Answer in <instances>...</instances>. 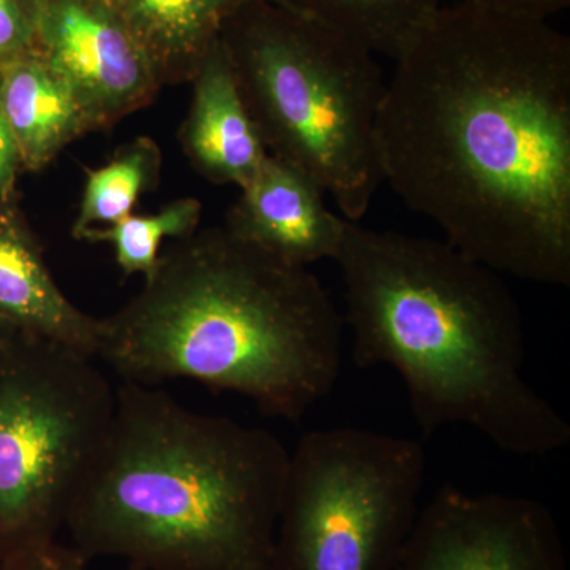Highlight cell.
I'll list each match as a JSON object with an SVG mask.
<instances>
[{
    "label": "cell",
    "instance_id": "1",
    "mask_svg": "<svg viewBox=\"0 0 570 570\" xmlns=\"http://www.w3.org/2000/svg\"><path fill=\"white\" fill-rule=\"evenodd\" d=\"M384 183L499 275L570 284V40L549 21L439 7L395 56Z\"/></svg>",
    "mask_w": 570,
    "mask_h": 570
},
{
    "label": "cell",
    "instance_id": "2",
    "mask_svg": "<svg viewBox=\"0 0 570 570\" xmlns=\"http://www.w3.org/2000/svg\"><path fill=\"white\" fill-rule=\"evenodd\" d=\"M358 367H393L423 436L466 425L509 455L547 456L570 425L524 376L527 332L502 275L445 242L347 220L340 249Z\"/></svg>",
    "mask_w": 570,
    "mask_h": 570
},
{
    "label": "cell",
    "instance_id": "3",
    "mask_svg": "<svg viewBox=\"0 0 570 570\" xmlns=\"http://www.w3.org/2000/svg\"><path fill=\"white\" fill-rule=\"evenodd\" d=\"M344 318L307 266L209 227L175 239L141 291L99 318L96 356L130 384L189 379L299 422L333 392Z\"/></svg>",
    "mask_w": 570,
    "mask_h": 570
},
{
    "label": "cell",
    "instance_id": "4",
    "mask_svg": "<svg viewBox=\"0 0 570 570\" xmlns=\"http://www.w3.org/2000/svg\"><path fill=\"white\" fill-rule=\"evenodd\" d=\"M288 456L261 426L122 382L107 438L67 515L86 560L142 570H275Z\"/></svg>",
    "mask_w": 570,
    "mask_h": 570
},
{
    "label": "cell",
    "instance_id": "5",
    "mask_svg": "<svg viewBox=\"0 0 570 570\" xmlns=\"http://www.w3.org/2000/svg\"><path fill=\"white\" fill-rule=\"evenodd\" d=\"M220 39L269 156L358 223L384 183L376 124L387 82L373 52L266 0L236 11Z\"/></svg>",
    "mask_w": 570,
    "mask_h": 570
},
{
    "label": "cell",
    "instance_id": "6",
    "mask_svg": "<svg viewBox=\"0 0 570 570\" xmlns=\"http://www.w3.org/2000/svg\"><path fill=\"white\" fill-rule=\"evenodd\" d=\"M92 360L40 337L0 346V561L55 542L99 455L116 390Z\"/></svg>",
    "mask_w": 570,
    "mask_h": 570
},
{
    "label": "cell",
    "instance_id": "7",
    "mask_svg": "<svg viewBox=\"0 0 570 570\" xmlns=\"http://www.w3.org/2000/svg\"><path fill=\"white\" fill-rule=\"evenodd\" d=\"M425 475L414 439L352 426L305 434L288 456L275 570H395Z\"/></svg>",
    "mask_w": 570,
    "mask_h": 570
},
{
    "label": "cell",
    "instance_id": "8",
    "mask_svg": "<svg viewBox=\"0 0 570 570\" xmlns=\"http://www.w3.org/2000/svg\"><path fill=\"white\" fill-rule=\"evenodd\" d=\"M395 570H568L543 502L444 485L420 508Z\"/></svg>",
    "mask_w": 570,
    "mask_h": 570
},
{
    "label": "cell",
    "instance_id": "9",
    "mask_svg": "<svg viewBox=\"0 0 570 570\" xmlns=\"http://www.w3.org/2000/svg\"><path fill=\"white\" fill-rule=\"evenodd\" d=\"M36 48L69 85L94 132L159 92L148 56L110 0H47Z\"/></svg>",
    "mask_w": 570,
    "mask_h": 570
},
{
    "label": "cell",
    "instance_id": "10",
    "mask_svg": "<svg viewBox=\"0 0 570 570\" xmlns=\"http://www.w3.org/2000/svg\"><path fill=\"white\" fill-rule=\"evenodd\" d=\"M324 195L305 171L268 154L242 187L224 227L266 254L309 268L336 257L347 225L330 212Z\"/></svg>",
    "mask_w": 570,
    "mask_h": 570
},
{
    "label": "cell",
    "instance_id": "11",
    "mask_svg": "<svg viewBox=\"0 0 570 570\" xmlns=\"http://www.w3.org/2000/svg\"><path fill=\"white\" fill-rule=\"evenodd\" d=\"M190 82L193 102L179 132L184 154L208 181L234 184L242 189L257 174L268 151L247 110L220 37Z\"/></svg>",
    "mask_w": 570,
    "mask_h": 570
},
{
    "label": "cell",
    "instance_id": "12",
    "mask_svg": "<svg viewBox=\"0 0 570 570\" xmlns=\"http://www.w3.org/2000/svg\"><path fill=\"white\" fill-rule=\"evenodd\" d=\"M0 326L96 358L99 318L63 295L14 200L0 206Z\"/></svg>",
    "mask_w": 570,
    "mask_h": 570
},
{
    "label": "cell",
    "instance_id": "13",
    "mask_svg": "<svg viewBox=\"0 0 570 570\" xmlns=\"http://www.w3.org/2000/svg\"><path fill=\"white\" fill-rule=\"evenodd\" d=\"M0 108L22 171L43 170L70 142L94 132L69 85L37 48L0 62Z\"/></svg>",
    "mask_w": 570,
    "mask_h": 570
},
{
    "label": "cell",
    "instance_id": "14",
    "mask_svg": "<svg viewBox=\"0 0 570 570\" xmlns=\"http://www.w3.org/2000/svg\"><path fill=\"white\" fill-rule=\"evenodd\" d=\"M249 0H110L164 86L193 80L224 26Z\"/></svg>",
    "mask_w": 570,
    "mask_h": 570
},
{
    "label": "cell",
    "instance_id": "15",
    "mask_svg": "<svg viewBox=\"0 0 570 570\" xmlns=\"http://www.w3.org/2000/svg\"><path fill=\"white\" fill-rule=\"evenodd\" d=\"M340 33L373 55L395 58L441 0H266Z\"/></svg>",
    "mask_w": 570,
    "mask_h": 570
},
{
    "label": "cell",
    "instance_id": "16",
    "mask_svg": "<svg viewBox=\"0 0 570 570\" xmlns=\"http://www.w3.org/2000/svg\"><path fill=\"white\" fill-rule=\"evenodd\" d=\"M163 170V153L149 137H137L116 149L100 168L86 170L85 193L71 235L80 242L89 228L107 227L134 214L142 194L154 190Z\"/></svg>",
    "mask_w": 570,
    "mask_h": 570
},
{
    "label": "cell",
    "instance_id": "17",
    "mask_svg": "<svg viewBox=\"0 0 570 570\" xmlns=\"http://www.w3.org/2000/svg\"><path fill=\"white\" fill-rule=\"evenodd\" d=\"M200 220V200L184 197L165 205L157 213L130 214L107 227L89 228L80 242L108 243L124 275H142L148 279L159 264L165 239L187 238L198 230Z\"/></svg>",
    "mask_w": 570,
    "mask_h": 570
},
{
    "label": "cell",
    "instance_id": "18",
    "mask_svg": "<svg viewBox=\"0 0 570 570\" xmlns=\"http://www.w3.org/2000/svg\"><path fill=\"white\" fill-rule=\"evenodd\" d=\"M47 0H0V62L37 45Z\"/></svg>",
    "mask_w": 570,
    "mask_h": 570
},
{
    "label": "cell",
    "instance_id": "19",
    "mask_svg": "<svg viewBox=\"0 0 570 570\" xmlns=\"http://www.w3.org/2000/svg\"><path fill=\"white\" fill-rule=\"evenodd\" d=\"M88 562L73 546L55 540L0 561V570H88Z\"/></svg>",
    "mask_w": 570,
    "mask_h": 570
},
{
    "label": "cell",
    "instance_id": "20",
    "mask_svg": "<svg viewBox=\"0 0 570 570\" xmlns=\"http://www.w3.org/2000/svg\"><path fill=\"white\" fill-rule=\"evenodd\" d=\"M461 2L510 14V17L549 21L553 14L568 9L570 0H461Z\"/></svg>",
    "mask_w": 570,
    "mask_h": 570
},
{
    "label": "cell",
    "instance_id": "21",
    "mask_svg": "<svg viewBox=\"0 0 570 570\" xmlns=\"http://www.w3.org/2000/svg\"><path fill=\"white\" fill-rule=\"evenodd\" d=\"M22 171L20 153L0 108V206L14 200V186Z\"/></svg>",
    "mask_w": 570,
    "mask_h": 570
},
{
    "label": "cell",
    "instance_id": "22",
    "mask_svg": "<svg viewBox=\"0 0 570 570\" xmlns=\"http://www.w3.org/2000/svg\"><path fill=\"white\" fill-rule=\"evenodd\" d=\"M14 336L18 335H13V333L7 332L6 328H2V326H0V346H3V344L9 343V341L13 340Z\"/></svg>",
    "mask_w": 570,
    "mask_h": 570
},
{
    "label": "cell",
    "instance_id": "23",
    "mask_svg": "<svg viewBox=\"0 0 570 570\" xmlns=\"http://www.w3.org/2000/svg\"><path fill=\"white\" fill-rule=\"evenodd\" d=\"M129 570H142V569H138V568H130Z\"/></svg>",
    "mask_w": 570,
    "mask_h": 570
}]
</instances>
